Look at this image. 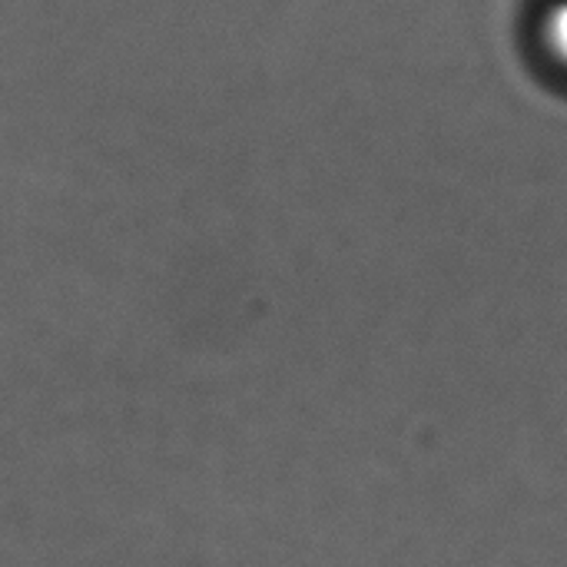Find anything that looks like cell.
Listing matches in <instances>:
<instances>
[{"label":"cell","instance_id":"obj_1","mask_svg":"<svg viewBox=\"0 0 567 567\" xmlns=\"http://www.w3.org/2000/svg\"><path fill=\"white\" fill-rule=\"evenodd\" d=\"M545 30H548V43H551V50L558 53V60H565L567 63V0H558V3L548 10Z\"/></svg>","mask_w":567,"mask_h":567}]
</instances>
